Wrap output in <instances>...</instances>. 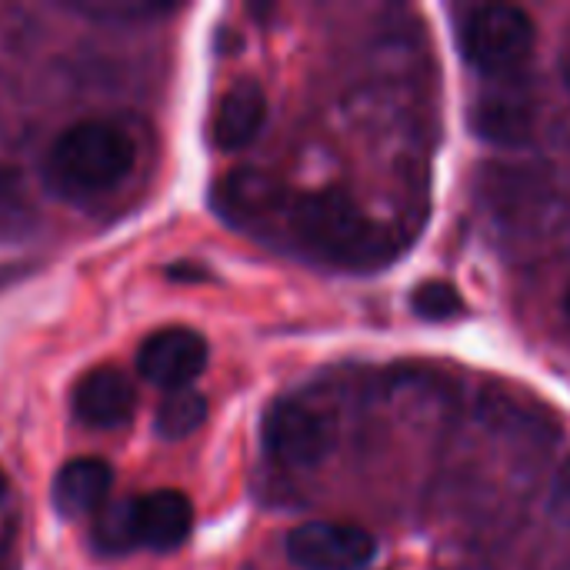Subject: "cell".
Instances as JSON below:
<instances>
[{
	"instance_id": "1",
	"label": "cell",
	"mask_w": 570,
	"mask_h": 570,
	"mask_svg": "<svg viewBox=\"0 0 570 570\" xmlns=\"http://www.w3.org/2000/svg\"><path fill=\"white\" fill-rule=\"evenodd\" d=\"M287 230L304 254L327 264L371 267L387 257V234L374 227L341 187L291 197Z\"/></svg>"
},
{
	"instance_id": "2",
	"label": "cell",
	"mask_w": 570,
	"mask_h": 570,
	"mask_svg": "<svg viewBox=\"0 0 570 570\" xmlns=\"http://www.w3.org/2000/svg\"><path fill=\"white\" fill-rule=\"evenodd\" d=\"M134 167V140L110 120H80L47 150V184L70 200L114 190Z\"/></svg>"
},
{
	"instance_id": "3",
	"label": "cell",
	"mask_w": 570,
	"mask_h": 570,
	"mask_svg": "<svg viewBox=\"0 0 570 570\" xmlns=\"http://www.w3.org/2000/svg\"><path fill=\"white\" fill-rule=\"evenodd\" d=\"M334 434H337V424L331 411L321 401L304 397V394L274 401L261 428L267 454L287 468L321 464L334 448Z\"/></svg>"
},
{
	"instance_id": "4",
	"label": "cell",
	"mask_w": 570,
	"mask_h": 570,
	"mask_svg": "<svg viewBox=\"0 0 570 570\" xmlns=\"http://www.w3.org/2000/svg\"><path fill=\"white\" fill-rule=\"evenodd\" d=\"M538 30L518 7H481L464 27V57L474 70L501 77L528 63Z\"/></svg>"
},
{
	"instance_id": "5",
	"label": "cell",
	"mask_w": 570,
	"mask_h": 570,
	"mask_svg": "<svg viewBox=\"0 0 570 570\" xmlns=\"http://www.w3.org/2000/svg\"><path fill=\"white\" fill-rule=\"evenodd\" d=\"M374 554V538L354 524L307 521L287 534V558L301 570H364Z\"/></svg>"
},
{
	"instance_id": "6",
	"label": "cell",
	"mask_w": 570,
	"mask_h": 570,
	"mask_svg": "<svg viewBox=\"0 0 570 570\" xmlns=\"http://www.w3.org/2000/svg\"><path fill=\"white\" fill-rule=\"evenodd\" d=\"M207 367V341L190 327H160L137 351V374L164 391H187Z\"/></svg>"
},
{
	"instance_id": "7",
	"label": "cell",
	"mask_w": 570,
	"mask_h": 570,
	"mask_svg": "<svg viewBox=\"0 0 570 570\" xmlns=\"http://www.w3.org/2000/svg\"><path fill=\"white\" fill-rule=\"evenodd\" d=\"M137 411V391L117 367H94L73 387V414L80 424L97 431L124 428Z\"/></svg>"
},
{
	"instance_id": "8",
	"label": "cell",
	"mask_w": 570,
	"mask_h": 570,
	"mask_svg": "<svg viewBox=\"0 0 570 570\" xmlns=\"http://www.w3.org/2000/svg\"><path fill=\"white\" fill-rule=\"evenodd\" d=\"M217 207L227 220H234L240 227H264V224H274L277 217H284V224H287L291 197L284 194V187L274 177H267L261 170H237L227 180H220Z\"/></svg>"
},
{
	"instance_id": "9",
	"label": "cell",
	"mask_w": 570,
	"mask_h": 570,
	"mask_svg": "<svg viewBox=\"0 0 570 570\" xmlns=\"http://www.w3.org/2000/svg\"><path fill=\"white\" fill-rule=\"evenodd\" d=\"M267 120V97L257 80H237L224 90V97L214 107L210 120V140L220 150H240L257 140L261 127Z\"/></svg>"
},
{
	"instance_id": "10",
	"label": "cell",
	"mask_w": 570,
	"mask_h": 570,
	"mask_svg": "<svg viewBox=\"0 0 570 570\" xmlns=\"http://www.w3.org/2000/svg\"><path fill=\"white\" fill-rule=\"evenodd\" d=\"M194 531V508L180 491H150L137 498V544L150 551H177Z\"/></svg>"
},
{
	"instance_id": "11",
	"label": "cell",
	"mask_w": 570,
	"mask_h": 570,
	"mask_svg": "<svg viewBox=\"0 0 570 570\" xmlns=\"http://www.w3.org/2000/svg\"><path fill=\"white\" fill-rule=\"evenodd\" d=\"M110 484H114V471L107 461L77 458L57 471L53 488H50V501H53L57 514H63V518H83L94 511L100 514V508L110 498Z\"/></svg>"
},
{
	"instance_id": "12",
	"label": "cell",
	"mask_w": 570,
	"mask_h": 570,
	"mask_svg": "<svg viewBox=\"0 0 570 570\" xmlns=\"http://www.w3.org/2000/svg\"><path fill=\"white\" fill-rule=\"evenodd\" d=\"M474 127L491 140H524L531 130V100L521 94H491L474 104Z\"/></svg>"
},
{
	"instance_id": "13",
	"label": "cell",
	"mask_w": 570,
	"mask_h": 570,
	"mask_svg": "<svg viewBox=\"0 0 570 570\" xmlns=\"http://www.w3.org/2000/svg\"><path fill=\"white\" fill-rule=\"evenodd\" d=\"M207 421V401L197 391H170L157 411V434L164 441H184Z\"/></svg>"
},
{
	"instance_id": "14",
	"label": "cell",
	"mask_w": 570,
	"mask_h": 570,
	"mask_svg": "<svg viewBox=\"0 0 570 570\" xmlns=\"http://www.w3.org/2000/svg\"><path fill=\"white\" fill-rule=\"evenodd\" d=\"M97 541L110 554L137 548V501L124 498L117 504H104L97 518Z\"/></svg>"
},
{
	"instance_id": "15",
	"label": "cell",
	"mask_w": 570,
	"mask_h": 570,
	"mask_svg": "<svg viewBox=\"0 0 570 570\" xmlns=\"http://www.w3.org/2000/svg\"><path fill=\"white\" fill-rule=\"evenodd\" d=\"M411 307L424 321H451V317L464 314V301H461L458 287L448 281H424L411 294Z\"/></svg>"
},
{
	"instance_id": "16",
	"label": "cell",
	"mask_w": 570,
	"mask_h": 570,
	"mask_svg": "<svg viewBox=\"0 0 570 570\" xmlns=\"http://www.w3.org/2000/svg\"><path fill=\"white\" fill-rule=\"evenodd\" d=\"M30 224L23 187L10 167H0V234H20Z\"/></svg>"
},
{
	"instance_id": "17",
	"label": "cell",
	"mask_w": 570,
	"mask_h": 570,
	"mask_svg": "<svg viewBox=\"0 0 570 570\" xmlns=\"http://www.w3.org/2000/svg\"><path fill=\"white\" fill-rule=\"evenodd\" d=\"M73 10H80L83 17H94V20H150V17H160L167 13L170 7H160V3H140V0H94V3H73Z\"/></svg>"
},
{
	"instance_id": "18",
	"label": "cell",
	"mask_w": 570,
	"mask_h": 570,
	"mask_svg": "<svg viewBox=\"0 0 570 570\" xmlns=\"http://www.w3.org/2000/svg\"><path fill=\"white\" fill-rule=\"evenodd\" d=\"M30 267H33V264H0V291L20 284V281L30 274Z\"/></svg>"
},
{
	"instance_id": "19",
	"label": "cell",
	"mask_w": 570,
	"mask_h": 570,
	"mask_svg": "<svg viewBox=\"0 0 570 570\" xmlns=\"http://www.w3.org/2000/svg\"><path fill=\"white\" fill-rule=\"evenodd\" d=\"M7 494V478H3V471H0V498Z\"/></svg>"
},
{
	"instance_id": "20",
	"label": "cell",
	"mask_w": 570,
	"mask_h": 570,
	"mask_svg": "<svg viewBox=\"0 0 570 570\" xmlns=\"http://www.w3.org/2000/svg\"><path fill=\"white\" fill-rule=\"evenodd\" d=\"M564 311H568V317H570V291H568V301H564Z\"/></svg>"
}]
</instances>
